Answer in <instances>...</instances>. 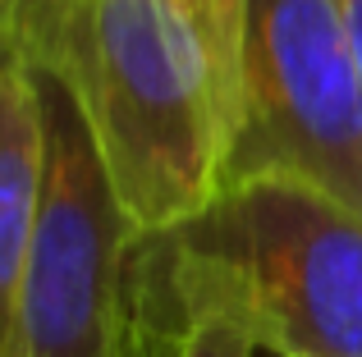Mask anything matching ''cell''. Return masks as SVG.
<instances>
[{"mask_svg":"<svg viewBox=\"0 0 362 357\" xmlns=\"http://www.w3.org/2000/svg\"><path fill=\"white\" fill-rule=\"evenodd\" d=\"M5 37L69 83L138 234H165L225 183L239 0H14Z\"/></svg>","mask_w":362,"mask_h":357,"instance_id":"cell-1","label":"cell"},{"mask_svg":"<svg viewBox=\"0 0 362 357\" xmlns=\"http://www.w3.org/2000/svg\"><path fill=\"white\" fill-rule=\"evenodd\" d=\"M170 266L221 298L275 357H362V211L293 174H239L156 234Z\"/></svg>","mask_w":362,"mask_h":357,"instance_id":"cell-2","label":"cell"},{"mask_svg":"<svg viewBox=\"0 0 362 357\" xmlns=\"http://www.w3.org/2000/svg\"><path fill=\"white\" fill-rule=\"evenodd\" d=\"M33 69L46 115V178L5 357H124L129 270L142 234L110 188L69 83L42 60Z\"/></svg>","mask_w":362,"mask_h":357,"instance_id":"cell-3","label":"cell"},{"mask_svg":"<svg viewBox=\"0 0 362 357\" xmlns=\"http://www.w3.org/2000/svg\"><path fill=\"white\" fill-rule=\"evenodd\" d=\"M262 170L362 211V69L339 0H239L225 178Z\"/></svg>","mask_w":362,"mask_h":357,"instance_id":"cell-4","label":"cell"},{"mask_svg":"<svg viewBox=\"0 0 362 357\" xmlns=\"http://www.w3.org/2000/svg\"><path fill=\"white\" fill-rule=\"evenodd\" d=\"M257 334L234 307L193 289L156 234H142L129 270L124 357H257Z\"/></svg>","mask_w":362,"mask_h":357,"instance_id":"cell-5","label":"cell"},{"mask_svg":"<svg viewBox=\"0 0 362 357\" xmlns=\"http://www.w3.org/2000/svg\"><path fill=\"white\" fill-rule=\"evenodd\" d=\"M46 178V115L23 46L0 37V357L9 349L14 298L33 248Z\"/></svg>","mask_w":362,"mask_h":357,"instance_id":"cell-6","label":"cell"},{"mask_svg":"<svg viewBox=\"0 0 362 357\" xmlns=\"http://www.w3.org/2000/svg\"><path fill=\"white\" fill-rule=\"evenodd\" d=\"M339 9H344V23H349V42H354L358 69H362V0H339Z\"/></svg>","mask_w":362,"mask_h":357,"instance_id":"cell-7","label":"cell"},{"mask_svg":"<svg viewBox=\"0 0 362 357\" xmlns=\"http://www.w3.org/2000/svg\"><path fill=\"white\" fill-rule=\"evenodd\" d=\"M9 9H14V0H0V32H5V18H9Z\"/></svg>","mask_w":362,"mask_h":357,"instance_id":"cell-8","label":"cell"},{"mask_svg":"<svg viewBox=\"0 0 362 357\" xmlns=\"http://www.w3.org/2000/svg\"><path fill=\"white\" fill-rule=\"evenodd\" d=\"M0 37H5V32H0Z\"/></svg>","mask_w":362,"mask_h":357,"instance_id":"cell-9","label":"cell"}]
</instances>
